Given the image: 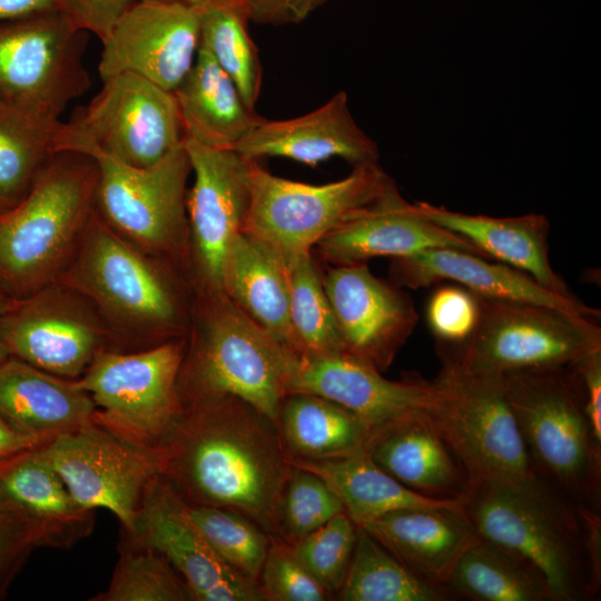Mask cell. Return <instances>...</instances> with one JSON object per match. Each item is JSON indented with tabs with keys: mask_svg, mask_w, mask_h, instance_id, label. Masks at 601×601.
<instances>
[{
	"mask_svg": "<svg viewBox=\"0 0 601 601\" xmlns=\"http://www.w3.org/2000/svg\"><path fill=\"white\" fill-rule=\"evenodd\" d=\"M358 528L413 572L443 588L461 554L477 538L460 500L443 506L397 510Z\"/></svg>",
	"mask_w": 601,
	"mask_h": 601,
	"instance_id": "24",
	"label": "cell"
},
{
	"mask_svg": "<svg viewBox=\"0 0 601 601\" xmlns=\"http://www.w3.org/2000/svg\"><path fill=\"white\" fill-rule=\"evenodd\" d=\"M277 428L289 457L332 460L366 451L368 427L344 406L319 395L287 394Z\"/></svg>",
	"mask_w": 601,
	"mask_h": 601,
	"instance_id": "32",
	"label": "cell"
},
{
	"mask_svg": "<svg viewBox=\"0 0 601 601\" xmlns=\"http://www.w3.org/2000/svg\"><path fill=\"white\" fill-rule=\"evenodd\" d=\"M63 282L121 324L164 335L181 331L180 303L168 278L96 211Z\"/></svg>",
	"mask_w": 601,
	"mask_h": 601,
	"instance_id": "13",
	"label": "cell"
},
{
	"mask_svg": "<svg viewBox=\"0 0 601 601\" xmlns=\"http://www.w3.org/2000/svg\"><path fill=\"white\" fill-rule=\"evenodd\" d=\"M48 287L12 298L1 322L2 341L10 356L52 375L75 378L99 353L102 333L83 311Z\"/></svg>",
	"mask_w": 601,
	"mask_h": 601,
	"instance_id": "20",
	"label": "cell"
},
{
	"mask_svg": "<svg viewBox=\"0 0 601 601\" xmlns=\"http://www.w3.org/2000/svg\"><path fill=\"white\" fill-rule=\"evenodd\" d=\"M444 588L450 597L474 601H553L535 570L479 536L461 554Z\"/></svg>",
	"mask_w": 601,
	"mask_h": 601,
	"instance_id": "33",
	"label": "cell"
},
{
	"mask_svg": "<svg viewBox=\"0 0 601 601\" xmlns=\"http://www.w3.org/2000/svg\"><path fill=\"white\" fill-rule=\"evenodd\" d=\"M396 187L378 164L353 167L343 179L312 185L278 177L254 160L250 204L243 231L286 262L312 250L349 216Z\"/></svg>",
	"mask_w": 601,
	"mask_h": 601,
	"instance_id": "8",
	"label": "cell"
},
{
	"mask_svg": "<svg viewBox=\"0 0 601 601\" xmlns=\"http://www.w3.org/2000/svg\"><path fill=\"white\" fill-rule=\"evenodd\" d=\"M41 445L0 463V494L33 523L43 546L69 548L92 531L93 511L73 500Z\"/></svg>",
	"mask_w": 601,
	"mask_h": 601,
	"instance_id": "27",
	"label": "cell"
},
{
	"mask_svg": "<svg viewBox=\"0 0 601 601\" xmlns=\"http://www.w3.org/2000/svg\"><path fill=\"white\" fill-rule=\"evenodd\" d=\"M342 601H444L450 594L408 569L378 541L358 528Z\"/></svg>",
	"mask_w": 601,
	"mask_h": 601,
	"instance_id": "35",
	"label": "cell"
},
{
	"mask_svg": "<svg viewBox=\"0 0 601 601\" xmlns=\"http://www.w3.org/2000/svg\"><path fill=\"white\" fill-rule=\"evenodd\" d=\"M41 444L43 443L19 432L0 416V463Z\"/></svg>",
	"mask_w": 601,
	"mask_h": 601,
	"instance_id": "49",
	"label": "cell"
},
{
	"mask_svg": "<svg viewBox=\"0 0 601 601\" xmlns=\"http://www.w3.org/2000/svg\"><path fill=\"white\" fill-rule=\"evenodd\" d=\"M201 294L205 311L178 377L183 406L234 396L277 426L300 355L273 338L224 293Z\"/></svg>",
	"mask_w": 601,
	"mask_h": 601,
	"instance_id": "4",
	"label": "cell"
},
{
	"mask_svg": "<svg viewBox=\"0 0 601 601\" xmlns=\"http://www.w3.org/2000/svg\"><path fill=\"white\" fill-rule=\"evenodd\" d=\"M98 169L75 150L55 154L27 195L0 216V288L32 295L57 277L95 213Z\"/></svg>",
	"mask_w": 601,
	"mask_h": 601,
	"instance_id": "3",
	"label": "cell"
},
{
	"mask_svg": "<svg viewBox=\"0 0 601 601\" xmlns=\"http://www.w3.org/2000/svg\"><path fill=\"white\" fill-rule=\"evenodd\" d=\"M48 462L83 509H105L128 533L142 496L161 474L160 451L137 446L95 421L41 445Z\"/></svg>",
	"mask_w": 601,
	"mask_h": 601,
	"instance_id": "14",
	"label": "cell"
},
{
	"mask_svg": "<svg viewBox=\"0 0 601 601\" xmlns=\"http://www.w3.org/2000/svg\"><path fill=\"white\" fill-rule=\"evenodd\" d=\"M101 43L98 63L101 81L130 72L174 92L199 50L200 8L135 0Z\"/></svg>",
	"mask_w": 601,
	"mask_h": 601,
	"instance_id": "16",
	"label": "cell"
},
{
	"mask_svg": "<svg viewBox=\"0 0 601 601\" xmlns=\"http://www.w3.org/2000/svg\"><path fill=\"white\" fill-rule=\"evenodd\" d=\"M248 20L257 24L300 23L329 0H236Z\"/></svg>",
	"mask_w": 601,
	"mask_h": 601,
	"instance_id": "46",
	"label": "cell"
},
{
	"mask_svg": "<svg viewBox=\"0 0 601 601\" xmlns=\"http://www.w3.org/2000/svg\"><path fill=\"white\" fill-rule=\"evenodd\" d=\"M334 266L396 258L430 248H455L487 258L466 239L424 217L397 187L373 205L349 216L316 245Z\"/></svg>",
	"mask_w": 601,
	"mask_h": 601,
	"instance_id": "21",
	"label": "cell"
},
{
	"mask_svg": "<svg viewBox=\"0 0 601 601\" xmlns=\"http://www.w3.org/2000/svg\"><path fill=\"white\" fill-rule=\"evenodd\" d=\"M185 353V342L175 338L136 353L99 352L77 381L95 403V422L158 450L183 413L178 377Z\"/></svg>",
	"mask_w": 601,
	"mask_h": 601,
	"instance_id": "9",
	"label": "cell"
},
{
	"mask_svg": "<svg viewBox=\"0 0 601 601\" xmlns=\"http://www.w3.org/2000/svg\"><path fill=\"white\" fill-rule=\"evenodd\" d=\"M162 555L187 584L194 601H264L258 582L213 550L191 520L187 503L160 475L147 487L129 533Z\"/></svg>",
	"mask_w": 601,
	"mask_h": 601,
	"instance_id": "17",
	"label": "cell"
},
{
	"mask_svg": "<svg viewBox=\"0 0 601 601\" xmlns=\"http://www.w3.org/2000/svg\"><path fill=\"white\" fill-rule=\"evenodd\" d=\"M12 300V297L9 296L8 294H6L1 288H0V362L4 361L6 358H8L10 356L3 341H2V336H1V322H2V318H3V315L4 313L7 312L10 303Z\"/></svg>",
	"mask_w": 601,
	"mask_h": 601,
	"instance_id": "51",
	"label": "cell"
},
{
	"mask_svg": "<svg viewBox=\"0 0 601 601\" xmlns=\"http://www.w3.org/2000/svg\"><path fill=\"white\" fill-rule=\"evenodd\" d=\"M41 546L33 523L0 494V600L6 598L32 551Z\"/></svg>",
	"mask_w": 601,
	"mask_h": 601,
	"instance_id": "44",
	"label": "cell"
},
{
	"mask_svg": "<svg viewBox=\"0 0 601 601\" xmlns=\"http://www.w3.org/2000/svg\"><path fill=\"white\" fill-rule=\"evenodd\" d=\"M96 406L78 382L52 375L14 356L0 362V416L46 443L95 421Z\"/></svg>",
	"mask_w": 601,
	"mask_h": 601,
	"instance_id": "25",
	"label": "cell"
},
{
	"mask_svg": "<svg viewBox=\"0 0 601 601\" xmlns=\"http://www.w3.org/2000/svg\"><path fill=\"white\" fill-rule=\"evenodd\" d=\"M503 382L536 474L572 503L599 509L601 444L571 365L510 373Z\"/></svg>",
	"mask_w": 601,
	"mask_h": 601,
	"instance_id": "5",
	"label": "cell"
},
{
	"mask_svg": "<svg viewBox=\"0 0 601 601\" xmlns=\"http://www.w3.org/2000/svg\"><path fill=\"white\" fill-rule=\"evenodd\" d=\"M1 105V104H0Z\"/></svg>",
	"mask_w": 601,
	"mask_h": 601,
	"instance_id": "54",
	"label": "cell"
},
{
	"mask_svg": "<svg viewBox=\"0 0 601 601\" xmlns=\"http://www.w3.org/2000/svg\"><path fill=\"white\" fill-rule=\"evenodd\" d=\"M191 164L187 194L189 249L201 293H223L229 246L244 229L250 204L253 161L234 149L184 140Z\"/></svg>",
	"mask_w": 601,
	"mask_h": 601,
	"instance_id": "15",
	"label": "cell"
},
{
	"mask_svg": "<svg viewBox=\"0 0 601 601\" xmlns=\"http://www.w3.org/2000/svg\"><path fill=\"white\" fill-rule=\"evenodd\" d=\"M248 20L236 0H217L200 8V45L234 81L245 102L255 109L263 69Z\"/></svg>",
	"mask_w": 601,
	"mask_h": 601,
	"instance_id": "36",
	"label": "cell"
},
{
	"mask_svg": "<svg viewBox=\"0 0 601 601\" xmlns=\"http://www.w3.org/2000/svg\"><path fill=\"white\" fill-rule=\"evenodd\" d=\"M59 10L80 30L104 41L135 0H57Z\"/></svg>",
	"mask_w": 601,
	"mask_h": 601,
	"instance_id": "45",
	"label": "cell"
},
{
	"mask_svg": "<svg viewBox=\"0 0 601 601\" xmlns=\"http://www.w3.org/2000/svg\"><path fill=\"white\" fill-rule=\"evenodd\" d=\"M159 451L161 476L187 504L236 511L275 536L292 465L264 414L234 396L184 405Z\"/></svg>",
	"mask_w": 601,
	"mask_h": 601,
	"instance_id": "1",
	"label": "cell"
},
{
	"mask_svg": "<svg viewBox=\"0 0 601 601\" xmlns=\"http://www.w3.org/2000/svg\"><path fill=\"white\" fill-rule=\"evenodd\" d=\"M388 279L411 289L451 282L482 298L546 305L583 316H599V311L573 295L554 293L516 268L455 248H430L392 258Z\"/></svg>",
	"mask_w": 601,
	"mask_h": 601,
	"instance_id": "23",
	"label": "cell"
},
{
	"mask_svg": "<svg viewBox=\"0 0 601 601\" xmlns=\"http://www.w3.org/2000/svg\"><path fill=\"white\" fill-rule=\"evenodd\" d=\"M414 205L424 217L466 239L487 258L528 274L554 293L572 296L549 259L550 223L543 214L492 217L454 211L427 201Z\"/></svg>",
	"mask_w": 601,
	"mask_h": 601,
	"instance_id": "26",
	"label": "cell"
},
{
	"mask_svg": "<svg viewBox=\"0 0 601 601\" xmlns=\"http://www.w3.org/2000/svg\"><path fill=\"white\" fill-rule=\"evenodd\" d=\"M187 508L191 520L218 556L258 582L272 535L229 509L189 504Z\"/></svg>",
	"mask_w": 601,
	"mask_h": 601,
	"instance_id": "38",
	"label": "cell"
},
{
	"mask_svg": "<svg viewBox=\"0 0 601 601\" xmlns=\"http://www.w3.org/2000/svg\"><path fill=\"white\" fill-rule=\"evenodd\" d=\"M13 207V205L0 199V216L6 214L8 210H10Z\"/></svg>",
	"mask_w": 601,
	"mask_h": 601,
	"instance_id": "53",
	"label": "cell"
},
{
	"mask_svg": "<svg viewBox=\"0 0 601 601\" xmlns=\"http://www.w3.org/2000/svg\"><path fill=\"white\" fill-rule=\"evenodd\" d=\"M185 140L173 91L130 72L102 80L88 105L65 122L62 150H96L132 167H149Z\"/></svg>",
	"mask_w": 601,
	"mask_h": 601,
	"instance_id": "11",
	"label": "cell"
},
{
	"mask_svg": "<svg viewBox=\"0 0 601 601\" xmlns=\"http://www.w3.org/2000/svg\"><path fill=\"white\" fill-rule=\"evenodd\" d=\"M431 390L432 382L418 374L392 381L346 353L300 355L287 385V394H315L344 406L368 427L371 435L422 414Z\"/></svg>",
	"mask_w": 601,
	"mask_h": 601,
	"instance_id": "19",
	"label": "cell"
},
{
	"mask_svg": "<svg viewBox=\"0 0 601 601\" xmlns=\"http://www.w3.org/2000/svg\"><path fill=\"white\" fill-rule=\"evenodd\" d=\"M460 503L476 535L535 570L553 601L589 599L578 505L540 476L472 483Z\"/></svg>",
	"mask_w": 601,
	"mask_h": 601,
	"instance_id": "2",
	"label": "cell"
},
{
	"mask_svg": "<svg viewBox=\"0 0 601 601\" xmlns=\"http://www.w3.org/2000/svg\"><path fill=\"white\" fill-rule=\"evenodd\" d=\"M174 93L185 140L205 147L234 149L265 119L245 102L234 81L201 47Z\"/></svg>",
	"mask_w": 601,
	"mask_h": 601,
	"instance_id": "29",
	"label": "cell"
},
{
	"mask_svg": "<svg viewBox=\"0 0 601 601\" xmlns=\"http://www.w3.org/2000/svg\"><path fill=\"white\" fill-rule=\"evenodd\" d=\"M477 298L479 319L469 341L440 348L442 359L467 372L503 376L560 368L601 349L594 317L546 305Z\"/></svg>",
	"mask_w": 601,
	"mask_h": 601,
	"instance_id": "7",
	"label": "cell"
},
{
	"mask_svg": "<svg viewBox=\"0 0 601 601\" xmlns=\"http://www.w3.org/2000/svg\"><path fill=\"white\" fill-rule=\"evenodd\" d=\"M479 313L475 294L459 285H443L428 298L426 321L440 348H455L473 334Z\"/></svg>",
	"mask_w": 601,
	"mask_h": 601,
	"instance_id": "43",
	"label": "cell"
},
{
	"mask_svg": "<svg viewBox=\"0 0 601 601\" xmlns=\"http://www.w3.org/2000/svg\"><path fill=\"white\" fill-rule=\"evenodd\" d=\"M286 263L289 321L299 355L344 353L336 318L312 250Z\"/></svg>",
	"mask_w": 601,
	"mask_h": 601,
	"instance_id": "37",
	"label": "cell"
},
{
	"mask_svg": "<svg viewBox=\"0 0 601 601\" xmlns=\"http://www.w3.org/2000/svg\"><path fill=\"white\" fill-rule=\"evenodd\" d=\"M571 367L581 388L594 440L601 444V349L587 354Z\"/></svg>",
	"mask_w": 601,
	"mask_h": 601,
	"instance_id": "47",
	"label": "cell"
},
{
	"mask_svg": "<svg viewBox=\"0 0 601 601\" xmlns=\"http://www.w3.org/2000/svg\"><path fill=\"white\" fill-rule=\"evenodd\" d=\"M323 284L344 353L385 372L418 322L410 294L374 276L367 263L329 267Z\"/></svg>",
	"mask_w": 601,
	"mask_h": 601,
	"instance_id": "18",
	"label": "cell"
},
{
	"mask_svg": "<svg viewBox=\"0 0 601 601\" xmlns=\"http://www.w3.org/2000/svg\"><path fill=\"white\" fill-rule=\"evenodd\" d=\"M88 35L60 10L0 22V104L59 119L91 87Z\"/></svg>",
	"mask_w": 601,
	"mask_h": 601,
	"instance_id": "10",
	"label": "cell"
},
{
	"mask_svg": "<svg viewBox=\"0 0 601 601\" xmlns=\"http://www.w3.org/2000/svg\"><path fill=\"white\" fill-rule=\"evenodd\" d=\"M423 412L461 464L469 485L539 476L509 404L503 376L442 359Z\"/></svg>",
	"mask_w": 601,
	"mask_h": 601,
	"instance_id": "6",
	"label": "cell"
},
{
	"mask_svg": "<svg viewBox=\"0 0 601 601\" xmlns=\"http://www.w3.org/2000/svg\"><path fill=\"white\" fill-rule=\"evenodd\" d=\"M597 510L588 505H578V512L584 529L589 598L598 594L601 582V518Z\"/></svg>",
	"mask_w": 601,
	"mask_h": 601,
	"instance_id": "48",
	"label": "cell"
},
{
	"mask_svg": "<svg viewBox=\"0 0 601 601\" xmlns=\"http://www.w3.org/2000/svg\"><path fill=\"white\" fill-rule=\"evenodd\" d=\"M65 122L0 105V199L17 205L47 161L62 151Z\"/></svg>",
	"mask_w": 601,
	"mask_h": 601,
	"instance_id": "34",
	"label": "cell"
},
{
	"mask_svg": "<svg viewBox=\"0 0 601 601\" xmlns=\"http://www.w3.org/2000/svg\"><path fill=\"white\" fill-rule=\"evenodd\" d=\"M235 151L247 159L279 157L308 166L342 158L353 167L378 164L377 144L357 125L345 91L294 118L264 119Z\"/></svg>",
	"mask_w": 601,
	"mask_h": 601,
	"instance_id": "22",
	"label": "cell"
},
{
	"mask_svg": "<svg viewBox=\"0 0 601 601\" xmlns=\"http://www.w3.org/2000/svg\"><path fill=\"white\" fill-rule=\"evenodd\" d=\"M288 462L323 479L357 526L397 510L443 506L459 501L433 499L410 490L381 469L367 451L332 460L288 456Z\"/></svg>",
	"mask_w": 601,
	"mask_h": 601,
	"instance_id": "31",
	"label": "cell"
},
{
	"mask_svg": "<svg viewBox=\"0 0 601 601\" xmlns=\"http://www.w3.org/2000/svg\"><path fill=\"white\" fill-rule=\"evenodd\" d=\"M99 601H191L193 595L173 565L156 551L138 545L122 553Z\"/></svg>",
	"mask_w": 601,
	"mask_h": 601,
	"instance_id": "39",
	"label": "cell"
},
{
	"mask_svg": "<svg viewBox=\"0 0 601 601\" xmlns=\"http://www.w3.org/2000/svg\"><path fill=\"white\" fill-rule=\"evenodd\" d=\"M95 211L122 238L149 253L178 256L189 247L185 142L149 167H132L96 150Z\"/></svg>",
	"mask_w": 601,
	"mask_h": 601,
	"instance_id": "12",
	"label": "cell"
},
{
	"mask_svg": "<svg viewBox=\"0 0 601 601\" xmlns=\"http://www.w3.org/2000/svg\"><path fill=\"white\" fill-rule=\"evenodd\" d=\"M258 585L266 601H324L331 599L325 588L295 556L290 544L270 538Z\"/></svg>",
	"mask_w": 601,
	"mask_h": 601,
	"instance_id": "42",
	"label": "cell"
},
{
	"mask_svg": "<svg viewBox=\"0 0 601 601\" xmlns=\"http://www.w3.org/2000/svg\"><path fill=\"white\" fill-rule=\"evenodd\" d=\"M343 512L341 500L323 479L292 465L277 505L275 536L294 544Z\"/></svg>",
	"mask_w": 601,
	"mask_h": 601,
	"instance_id": "40",
	"label": "cell"
},
{
	"mask_svg": "<svg viewBox=\"0 0 601 601\" xmlns=\"http://www.w3.org/2000/svg\"><path fill=\"white\" fill-rule=\"evenodd\" d=\"M357 533L358 526L343 512L290 546L304 568L333 595L345 580Z\"/></svg>",
	"mask_w": 601,
	"mask_h": 601,
	"instance_id": "41",
	"label": "cell"
},
{
	"mask_svg": "<svg viewBox=\"0 0 601 601\" xmlns=\"http://www.w3.org/2000/svg\"><path fill=\"white\" fill-rule=\"evenodd\" d=\"M371 459L410 490L441 500H460L469 480L454 453L424 414L371 435Z\"/></svg>",
	"mask_w": 601,
	"mask_h": 601,
	"instance_id": "28",
	"label": "cell"
},
{
	"mask_svg": "<svg viewBox=\"0 0 601 601\" xmlns=\"http://www.w3.org/2000/svg\"><path fill=\"white\" fill-rule=\"evenodd\" d=\"M59 10L57 0H0V22Z\"/></svg>",
	"mask_w": 601,
	"mask_h": 601,
	"instance_id": "50",
	"label": "cell"
},
{
	"mask_svg": "<svg viewBox=\"0 0 601 601\" xmlns=\"http://www.w3.org/2000/svg\"><path fill=\"white\" fill-rule=\"evenodd\" d=\"M160 1H171L179 2L191 7L203 8L209 3H213L217 0H160Z\"/></svg>",
	"mask_w": 601,
	"mask_h": 601,
	"instance_id": "52",
	"label": "cell"
},
{
	"mask_svg": "<svg viewBox=\"0 0 601 601\" xmlns=\"http://www.w3.org/2000/svg\"><path fill=\"white\" fill-rule=\"evenodd\" d=\"M221 290L260 328L298 354L289 321L286 263L276 252L240 231L226 255Z\"/></svg>",
	"mask_w": 601,
	"mask_h": 601,
	"instance_id": "30",
	"label": "cell"
}]
</instances>
